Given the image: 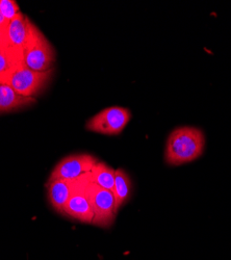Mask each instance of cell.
I'll list each match as a JSON object with an SVG mask.
<instances>
[{"label":"cell","instance_id":"obj_1","mask_svg":"<svg viewBox=\"0 0 231 260\" xmlns=\"http://www.w3.org/2000/svg\"><path fill=\"white\" fill-rule=\"evenodd\" d=\"M205 136L197 127L174 129L166 143L164 160L170 166H181L198 159L204 151Z\"/></svg>","mask_w":231,"mask_h":260},{"label":"cell","instance_id":"obj_2","mask_svg":"<svg viewBox=\"0 0 231 260\" xmlns=\"http://www.w3.org/2000/svg\"><path fill=\"white\" fill-rule=\"evenodd\" d=\"M53 75V69L37 72L25 66L24 61L0 75V84H7L20 95L26 97L38 96L43 92Z\"/></svg>","mask_w":231,"mask_h":260},{"label":"cell","instance_id":"obj_3","mask_svg":"<svg viewBox=\"0 0 231 260\" xmlns=\"http://www.w3.org/2000/svg\"><path fill=\"white\" fill-rule=\"evenodd\" d=\"M23 61L25 66L37 72H45L53 69L55 50L34 23L26 45L23 48Z\"/></svg>","mask_w":231,"mask_h":260},{"label":"cell","instance_id":"obj_4","mask_svg":"<svg viewBox=\"0 0 231 260\" xmlns=\"http://www.w3.org/2000/svg\"><path fill=\"white\" fill-rule=\"evenodd\" d=\"M131 113L126 107L111 106L97 113L86 123L88 132L104 136H118L129 123Z\"/></svg>","mask_w":231,"mask_h":260},{"label":"cell","instance_id":"obj_5","mask_svg":"<svg viewBox=\"0 0 231 260\" xmlns=\"http://www.w3.org/2000/svg\"><path fill=\"white\" fill-rule=\"evenodd\" d=\"M86 191L94 212L93 225L110 228L114 224L118 212L113 191L96 185L90 179L86 185Z\"/></svg>","mask_w":231,"mask_h":260},{"label":"cell","instance_id":"obj_6","mask_svg":"<svg viewBox=\"0 0 231 260\" xmlns=\"http://www.w3.org/2000/svg\"><path fill=\"white\" fill-rule=\"evenodd\" d=\"M88 174L77 179L76 186L62 211V215L81 223L93 224L94 212L86 191V185L89 181Z\"/></svg>","mask_w":231,"mask_h":260},{"label":"cell","instance_id":"obj_7","mask_svg":"<svg viewBox=\"0 0 231 260\" xmlns=\"http://www.w3.org/2000/svg\"><path fill=\"white\" fill-rule=\"evenodd\" d=\"M99 160L91 154H72L62 158L53 169L49 179L75 180L87 175Z\"/></svg>","mask_w":231,"mask_h":260},{"label":"cell","instance_id":"obj_8","mask_svg":"<svg viewBox=\"0 0 231 260\" xmlns=\"http://www.w3.org/2000/svg\"><path fill=\"white\" fill-rule=\"evenodd\" d=\"M77 179H48L47 192L48 199L52 208L62 214L67 202L69 201L71 194L76 186Z\"/></svg>","mask_w":231,"mask_h":260},{"label":"cell","instance_id":"obj_9","mask_svg":"<svg viewBox=\"0 0 231 260\" xmlns=\"http://www.w3.org/2000/svg\"><path fill=\"white\" fill-rule=\"evenodd\" d=\"M32 22L23 13H19L9 24L8 40L9 44L15 49L23 51L30 35Z\"/></svg>","mask_w":231,"mask_h":260},{"label":"cell","instance_id":"obj_10","mask_svg":"<svg viewBox=\"0 0 231 260\" xmlns=\"http://www.w3.org/2000/svg\"><path fill=\"white\" fill-rule=\"evenodd\" d=\"M36 101L37 100L34 97L20 95L7 84H0V113L18 111L21 108L30 106L36 103Z\"/></svg>","mask_w":231,"mask_h":260},{"label":"cell","instance_id":"obj_11","mask_svg":"<svg viewBox=\"0 0 231 260\" xmlns=\"http://www.w3.org/2000/svg\"><path fill=\"white\" fill-rule=\"evenodd\" d=\"M116 209L119 210L124 204L128 202L133 193V182L129 175L123 169L116 170L115 183L113 188Z\"/></svg>","mask_w":231,"mask_h":260},{"label":"cell","instance_id":"obj_12","mask_svg":"<svg viewBox=\"0 0 231 260\" xmlns=\"http://www.w3.org/2000/svg\"><path fill=\"white\" fill-rule=\"evenodd\" d=\"M115 174L116 170L104 164L102 161H98L91 172L89 173V179L91 182L95 183L96 185L108 189L113 190L114 183H115Z\"/></svg>","mask_w":231,"mask_h":260},{"label":"cell","instance_id":"obj_13","mask_svg":"<svg viewBox=\"0 0 231 260\" xmlns=\"http://www.w3.org/2000/svg\"><path fill=\"white\" fill-rule=\"evenodd\" d=\"M23 61V51L7 46L0 48V75Z\"/></svg>","mask_w":231,"mask_h":260},{"label":"cell","instance_id":"obj_14","mask_svg":"<svg viewBox=\"0 0 231 260\" xmlns=\"http://www.w3.org/2000/svg\"><path fill=\"white\" fill-rule=\"evenodd\" d=\"M0 11L10 22L19 13H21L20 8L15 0H0Z\"/></svg>","mask_w":231,"mask_h":260},{"label":"cell","instance_id":"obj_15","mask_svg":"<svg viewBox=\"0 0 231 260\" xmlns=\"http://www.w3.org/2000/svg\"><path fill=\"white\" fill-rule=\"evenodd\" d=\"M10 21H8L5 16L0 11V42L5 45H10L8 40V28H9Z\"/></svg>","mask_w":231,"mask_h":260},{"label":"cell","instance_id":"obj_16","mask_svg":"<svg viewBox=\"0 0 231 260\" xmlns=\"http://www.w3.org/2000/svg\"><path fill=\"white\" fill-rule=\"evenodd\" d=\"M7 46H10V45H5V44H3L2 42H0V48H3V47H7Z\"/></svg>","mask_w":231,"mask_h":260}]
</instances>
